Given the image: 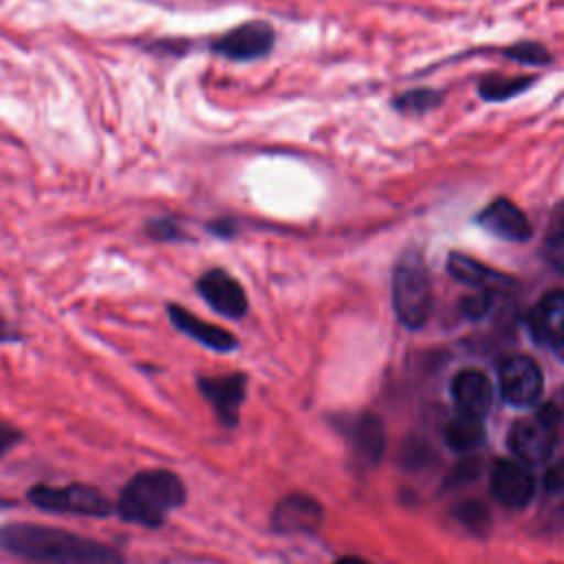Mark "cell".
<instances>
[{
	"label": "cell",
	"instance_id": "5",
	"mask_svg": "<svg viewBox=\"0 0 564 564\" xmlns=\"http://www.w3.org/2000/svg\"><path fill=\"white\" fill-rule=\"evenodd\" d=\"M560 408L555 403L542 405L535 414L520 419L509 432L511 452L524 463H542L551 456L557 438Z\"/></svg>",
	"mask_w": 564,
	"mask_h": 564
},
{
	"label": "cell",
	"instance_id": "2",
	"mask_svg": "<svg viewBox=\"0 0 564 564\" xmlns=\"http://www.w3.org/2000/svg\"><path fill=\"white\" fill-rule=\"evenodd\" d=\"M185 485L170 469H145L134 474L121 489L117 513L121 520L148 529L165 522L167 513L185 502Z\"/></svg>",
	"mask_w": 564,
	"mask_h": 564
},
{
	"label": "cell",
	"instance_id": "22",
	"mask_svg": "<svg viewBox=\"0 0 564 564\" xmlns=\"http://www.w3.org/2000/svg\"><path fill=\"white\" fill-rule=\"evenodd\" d=\"M145 236L152 240H161V242H174V240H183L185 234L178 227V223L174 218L167 216H159V218H150L143 227Z\"/></svg>",
	"mask_w": 564,
	"mask_h": 564
},
{
	"label": "cell",
	"instance_id": "25",
	"mask_svg": "<svg viewBox=\"0 0 564 564\" xmlns=\"http://www.w3.org/2000/svg\"><path fill=\"white\" fill-rule=\"evenodd\" d=\"M456 513L471 529H480L487 524V509H482L480 505H463Z\"/></svg>",
	"mask_w": 564,
	"mask_h": 564
},
{
	"label": "cell",
	"instance_id": "9",
	"mask_svg": "<svg viewBox=\"0 0 564 564\" xmlns=\"http://www.w3.org/2000/svg\"><path fill=\"white\" fill-rule=\"evenodd\" d=\"M491 491L509 509H522L535 491L531 474L511 460H498L491 469Z\"/></svg>",
	"mask_w": 564,
	"mask_h": 564
},
{
	"label": "cell",
	"instance_id": "24",
	"mask_svg": "<svg viewBox=\"0 0 564 564\" xmlns=\"http://www.w3.org/2000/svg\"><path fill=\"white\" fill-rule=\"evenodd\" d=\"M491 306V295L489 293H480V295H471V297H465L463 300V313L471 319H478L482 317Z\"/></svg>",
	"mask_w": 564,
	"mask_h": 564
},
{
	"label": "cell",
	"instance_id": "15",
	"mask_svg": "<svg viewBox=\"0 0 564 564\" xmlns=\"http://www.w3.org/2000/svg\"><path fill=\"white\" fill-rule=\"evenodd\" d=\"M452 397L460 412L482 416L491 405V383L480 370H460L452 381Z\"/></svg>",
	"mask_w": 564,
	"mask_h": 564
},
{
	"label": "cell",
	"instance_id": "7",
	"mask_svg": "<svg viewBox=\"0 0 564 564\" xmlns=\"http://www.w3.org/2000/svg\"><path fill=\"white\" fill-rule=\"evenodd\" d=\"M273 46V29L267 22H245L212 42V51L234 59L249 62L264 57Z\"/></svg>",
	"mask_w": 564,
	"mask_h": 564
},
{
	"label": "cell",
	"instance_id": "28",
	"mask_svg": "<svg viewBox=\"0 0 564 564\" xmlns=\"http://www.w3.org/2000/svg\"><path fill=\"white\" fill-rule=\"evenodd\" d=\"M22 335L18 333V328L13 324H9L2 315H0V344H9V341H20Z\"/></svg>",
	"mask_w": 564,
	"mask_h": 564
},
{
	"label": "cell",
	"instance_id": "23",
	"mask_svg": "<svg viewBox=\"0 0 564 564\" xmlns=\"http://www.w3.org/2000/svg\"><path fill=\"white\" fill-rule=\"evenodd\" d=\"M505 55L522 62V64H549V53L533 42H522V44H513L511 48L505 51Z\"/></svg>",
	"mask_w": 564,
	"mask_h": 564
},
{
	"label": "cell",
	"instance_id": "31",
	"mask_svg": "<svg viewBox=\"0 0 564 564\" xmlns=\"http://www.w3.org/2000/svg\"><path fill=\"white\" fill-rule=\"evenodd\" d=\"M560 350H562V357H564V346H562V348H560Z\"/></svg>",
	"mask_w": 564,
	"mask_h": 564
},
{
	"label": "cell",
	"instance_id": "13",
	"mask_svg": "<svg viewBox=\"0 0 564 564\" xmlns=\"http://www.w3.org/2000/svg\"><path fill=\"white\" fill-rule=\"evenodd\" d=\"M478 223L502 240L520 242L531 238V225L527 214L518 205H513L509 198H496L489 207L480 212Z\"/></svg>",
	"mask_w": 564,
	"mask_h": 564
},
{
	"label": "cell",
	"instance_id": "18",
	"mask_svg": "<svg viewBox=\"0 0 564 564\" xmlns=\"http://www.w3.org/2000/svg\"><path fill=\"white\" fill-rule=\"evenodd\" d=\"M355 447L364 458L375 460L381 454L383 447V436H381V425L377 419L372 416H364L357 421L355 434H352Z\"/></svg>",
	"mask_w": 564,
	"mask_h": 564
},
{
	"label": "cell",
	"instance_id": "19",
	"mask_svg": "<svg viewBox=\"0 0 564 564\" xmlns=\"http://www.w3.org/2000/svg\"><path fill=\"white\" fill-rule=\"evenodd\" d=\"M529 84H531V77H489L480 82L478 93L487 101H500L524 90Z\"/></svg>",
	"mask_w": 564,
	"mask_h": 564
},
{
	"label": "cell",
	"instance_id": "14",
	"mask_svg": "<svg viewBox=\"0 0 564 564\" xmlns=\"http://www.w3.org/2000/svg\"><path fill=\"white\" fill-rule=\"evenodd\" d=\"M271 522L280 533H308L319 527L322 507L304 494H291L278 502Z\"/></svg>",
	"mask_w": 564,
	"mask_h": 564
},
{
	"label": "cell",
	"instance_id": "10",
	"mask_svg": "<svg viewBox=\"0 0 564 564\" xmlns=\"http://www.w3.org/2000/svg\"><path fill=\"white\" fill-rule=\"evenodd\" d=\"M200 394L212 403L218 419L225 425H236L238 410L245 399V377L242 375H223V377H200Z\"/></svg>",
	"mask_w": 564,
	"mask_h": 564
},
{
	"label": "cell",
	"instance_id": "4",
	"mask_svg": "<svg viewBox=\"0 0 564 564\" xmlns=\"http://www.w3.org/2000/svg\"><path fill=\"white\" fill-rule=\"evenodd\" d=\"M26 500L37 509L53 513H73L104 518L112 511L110 500L93 485L70 482V485H33L26 491Z\"/></svg>",
	"mask_w": 564,
	"mask_h": 564
},
{
	"label": "cell",
	"instance_id": "3",
	"mask_svg": "<svg viewBox=\"0 0 564 564\" xmlns=\"http://www.w3.org/2000/svg\"><path fill=\"white\" fill-rule=\"evenodd\" d=\"M392 304L408 328H419L432 311V284L421 253H403L392 273Z\"/></svg>",
	"mask_w": 564,
	"mask_h": 564
},
{
	"label": "cell",
	"instance_id": "30",
	"mask_svg": "<svg viewBox=\"0 0 564 564\" xmlns=\"http://www.w3.org/2000/svg\"><path fill=\"white\" fill-rule=\"evenodd\" d=\"M4 507H11V500H2L0 498V509H4Z\"/></svg>",
	"mask_w": 564,
	"mask_h": 564
},
{
	"label": "cell",
	"instance_id": "6",
	"mask_svg": "<svg viewBox=\"0 0 564 564\" xmlns=\"http://www.w3.org/2000/svg\"><path fill=\"white\" fill-rule=\"evenodd\" d=\"M498 383L502 399L516 408H522L540 399L544 379L540 366L531 357L511 355L500 364Z\"/></svg>",
	"mask_w": 564,
	"mask_h": 564
},
{
	"label": "cell",
	"instance_id": "29",
	"mask_svg": "<svg viewBox=\"0 0 564 564\" xmlns=\"http://www.w3.org/2000/svg\"><path fill=\"white\" fill-rule=\"evenodd\" d=\"M333 564H370V562H366L361 557H341V560H337Z\"/></svg>",
	"mask_w": 564,
	"mask_h": 564
},
{
	"label": "cell",
	"instance_id": "1",
	"mask_svg": "<svg viewBox=\"0 0 564 564\" xmlns=\"http://www.w3.org/2000/svg\"><path fill=\"white\" fill-rule=\"evenodd\" d=\"M0 551L31 564H126L117 549L99 540L33 522L2 524Z\"/></svg>",
	"mask_w": 564,
	"mask_h": 564
},
{
	"label": "cell",
	"instance_id": "26",
	"mask_svg": "<svg viewBox=\"0 0 564 564\" xmlns=\"http://www.w3.org/2000/svg\"><path fill=\"white\" fill-rule=\"evenodd\" d=\"M20 438H22L20 430H15L13 425L0 421V458H2L11 447H15V445L20 443Z\"/></svg>",
	"mask_w": 564,
	"mask_h": 564
},
{
	"label": "cell",
	"instance_id": "17",
	"mask_svg": "<svg viewBox=\"0 0 564 564\" xmlns=\"http://www.w3.org/2000/svg\"><path fill=\"white\" fill-rule=\"evenodd\" d=\"M482 438H485V427L480 423V416L458 412L445 425V441L456 452H469L478 447Z\"/></svg>",
	"mask_w": 564,
	"mask_h": 564
},
{
	"label": "cell",
	"instance_id": "27",
	"mask_svg": "<svg viewBox=\"0 0 564 564\" xmlns=\"http://www.w3.org/2000/svg\"><path fill=\"white\" fill-rule=\"evenodd\" d=\"M544 480H546V487H549L551 491L564 489V463L551 467V469L546 471V478H544Z\"/></svg>",
	"mask_w": 564,
	"mask_h": 564
},
{
	"label": "cell",
	"instance_id": "20",
	"mask_svg": "<svg viewBox=\"0 0 564 564\" xmlns=\"http://www.w3.org/2000/svg\"><path fill=\"white\" fill-rule=\"evenodd\" d=\"M544 258L555 271L564 273V218L553 223L549 229L544 238Z\"/></svg>",
	"mask_w": 564,
	"mask_h": 564
},
{
	"label": "cell",
	"instance_id": "16",
	"mask_svg": "<svg viewBox=\"0 0 564 564\" xmlns=\"http://www.w3.org/2000/svg\"><path fill=\"white\" fill-rule=\"evenodd\" d=\"M447 271L452 273V278H456L458 282L467 284V286H476V289H489V286H500V284H511L513 280L485 267L482 262L463 256V253H449L447 258Z\"/></svg>",
	"mask_w": 564,
	"mask_h": 564
},
{
	"label": "cell",
	"instance_id": "12",
	"mask_svg": "<svg viewBox=\"0 0 564 564\" xmlns=\"http://www.w3.org/2000/svg\"><path fill=\"white\" fill-rule=\"evenodd\" d=\"M167 317H170V322H172V326L176 330H181L183 335L196 339L205 348H212L216 352H229V350H234L238 346L236 337L229 330L200 319L198 315L189 313L181 304H167Z\"/></svg>",
	"mask_w": 564,
	"mask_h": 564
},
{
	"label": "cell",
	"instance_id": "11",
	"mask_svg": "<svg viewBox=\"0 0 564 564\" xmlns=\"http://www.w3.org/2000/svg\"><path fill=\"white\" fill-rule=\"evenodd\" d=\"M531 335L553 348L564 346V291H549L529 313Z\"/></svg>",
	"mask_w": 564,
	"mask_h": 564
},
{
	"label": "cell",
	"instance_id": "21",
	"mask_svg": "<svg viewBox=\"0 0 564 564\" xmlns=\"http://www.w3.org/2000/svg\"><path fill=\"white\" fill-rule=\"evenodd\" d=\"M436 104H438V95L430 88H416V90L403 93L394 99V106L401 112H423V110H430Z\"/></svg>",
	"mask_w": 564,
	"mask_h": 564
},
{
	"label": "cell",
	"instance_id": "8",
	"mask_svg": "<svg viewBox=\"0 0 564 564\" xmlns=\"http://www.w3.org/2000/svg\"><path fill=\"white\" fill-rule=\"evenodd\" d=\"M198 295L220 315L238 319L247 313V295L240 282L225 269H209L196 280Z\"/></svg>",
	"mask_w": 564,
	"mask_h": 564
}]
</instances>
